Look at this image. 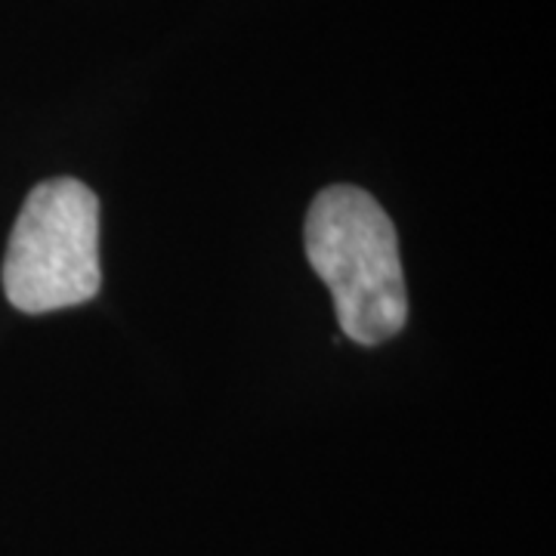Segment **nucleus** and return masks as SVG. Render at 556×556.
Returning a JSON list of instances; mask_svg holds the SVG:
<instances>
[{
  "mask_svg": "<svg viewBox=\"0 0 556 556\" xmlns=\"http://www.w3.org/2000/svg\"><path fill=\"white\" fill-rule=\"evenodd\" d=\"M102 288L100 201L80 179H47L22 204L3 257L7 300L28 316L93 300Z\"/></svg>",
  "mask_w": 556,
  "mask_h": 556,
  "instance_id": "obj_2",
  "label": "nucleus"
},
{
  "mask_svg": "<svg viewBox=\"0 0 556 556\" xmlns=\"http://www.w3.org/2000/svg\"><path fill=\"white\" fill-rule=\"evenodd\" d=\"M306 257L331 288L340 331L358 346L396 338L408 318V294L393 219L356 186L318 192L306 214Z\"/></svg>",
  "mask_w": 556,
  "mask_h": 556,
  "instance_id": "obj_1",
  "label": "nucleus"
}]
</instances>
